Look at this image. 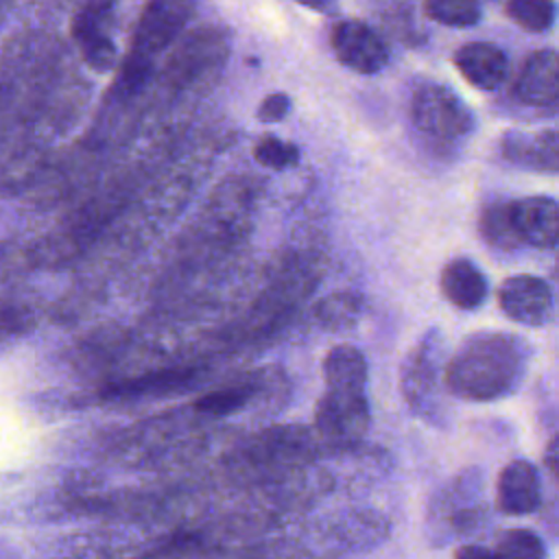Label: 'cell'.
Returning <instances> with one entry per match:
<instances>
[{"label":"cell","mask_w":559,"mask_h":559,"mask_svg":"<svg viewBox=\"0 0 559 559\" xmlns=\"http://www.w3.org/2000/svg\"><path fill=\"white\" fill-rule=\"evenodd\" d=\"M528 360L531 347L524 338L500 330H478L465 336L443 362V386L459 400L493 402L522 384Z\"/></svg>","instance_id":"6da1fadb"},{"label":"cell","mask_w":559,"mask_h":559,"mask_svg":"<svg viewBox=\"0 0 559 559\" xmlns=\"http://www.w3.org/2000/svg\"><path fill=\"white\" fill-rule=\"evenodd\" d=\"M443 343L439 330H430L417 341V345L406 354L400 382L402 395L408 408L430 421L441 426L445 419V406L441 402V380H443Z\"/></svg>","instance_id":"7a4b0ae2"},{"label":"cell","mask_w":559,"mask_h":559,"mask_svg":"<svg viewBox=\"0 0 559 559\" xmlns=\"http://www.w3.org/2000/svg\"><path fill=\"white\" fill-rule=\"evenodd\" d=\"M411 120L419 133L437 142H456L467 138L476 118L465 100L441 83H424L411 98Z\"/></svg>","instance_id":"3957f363"},{"label":"cell","mask_w":559,"mask_h":559,"mask_svg":"<svg viewBox=\"0 0 559 559\" xmlns=\"http://www.w3.org/2000/svg\"><path fill=\"white\" fill-rule=\"evenodd\" d=\"M197 0H146L131 37L127 57L153 63V57L166 50L194 15Z\"/></svg>","instance_id":"277c9868"},{"label":"cell","mask_w":559,"mask_h":559,"mask_svg":"<svg viewBox=\"0 0 559 559\" xmlns=\"http://www.w3.org/2000/svg\"><path fill=\"white\" fill-rule=\"evenodd\" d=\"M118 0H83L74 20L72 37L83 61L96 72H109L118 63V48L111 39Z\"/></svg>","instance_id":"5b68a950"},{"label":"cell","mask_w":559,"mask_h":559,"mask_svg":"<svg viewBox=\"0 0 559 559\" xmlns=\"http://www.w3.org/2000/svg\"><path fill=\"white\" fill-rule=\"evenodd\" d=\"M369 417L367 391L328 389L314 408L317 430L338 445H349L365 437Z\"/></svg>","instance_id":"8992f818"},{"label":"cell","mask_w":559,"mask_h":559,"mask_svg":"<svg viewBox=\"0 0 559 559\" xmlns=\"http://www.w3.org/2000/svg\"><path fill=\"white\" fill-rule=\"evenodd\" d=\"M504 214L515 245L555 249L559 238V205L552 197L533 194L504 201Z\"/></svg>","instance_id":"52a82bcc"},{"label":"cell","mask_w":559,"mask_h":559,"mask_svg":"<svg viewBox=\"0 0 559 559\" xmlns=\"http://www.w3.org/2000/svg\"><path fill=\"white\" fill-rule=\"evenodd\" d=\"M498 306L511 321L528 328H542L555 319L552 286L533 273L507 277L498 288Z\"/></svg>","instance_id":"ba28073f"},{"label":"cell","mask_w":559,"mask_h":559,"mask_svg":"<svg viewBox=\"0 0 559 559\" xmlns=\"http://www.w3.org/2000/svg\"><path fill=\"white\" fill-rule=\"evenodd\" d=\"M330 46L341 66L358 74H378L389 63V46L362 20H343L332 28Z\"/></svg>","instance_id":"9c48e42d"},{"label":"cell","mask_w":559,"mask_h":559,"mask_svg":"<svg viewBox=\"0 0 559 559\" xmlns=\"http://www.w3.org/2000/svg\"><path fill=\"white\" fill-rule=\"evenodd\" d=\"M515 98L535 109H555L559 100V59L552 48L531 52L513 85Z\"/></svg>","instance_id":"30bf717a"},{"label":"cell","mask_w":559,"mask_h":559,"mask_svg":"<svg viewBox=\"0 0 559 559\" xmlns=\"http://www.w3.org/2000/svg\"><path fill=\"white\" fill-rule=\"evenodd\" d=\"M542 504V478L526 459L509 461L496 480V509L504 515H531Z\"/></svg>","instance_id":"8fae6325"},{"label":"cell","mask_w":559,"mask_h":559,"mask_svg":"<svg viewBox=\"0 0 559 559\" xmlns=\"http://www.w3.org/2000/svg\"><path fill=\"white\" fill-rule=\"evenodd\" d=\"M500 155L524 170L557 175L559 170V138L555 129L537 133L507 131L500 138Z\"/></svg>","instance_id":"7c38bea8"},{"label":"cell","mask_w":559,"mask_h":559,"mask_svg":"<svg viewBox=\"0 0 559 559\" xmlns=\"http://www.w3.org/2000/svg\"><path fill=\"white\" fill-rule=\"evenodd\" d=\"M454 66L461 76L483 92L498 90L509 74L507 52L491 41H469L454 52Z\"/></svg>","instance_id":"4fadbf2b"},{"label":"cell","mask_w":559,"mask_h":559,"mask_svg":"<svg viewBox=\"0 0 559 559\" xmlns=\"http://www.w3.org/2000/svg\"><path fill=\"white\" fill-rule=\"evenodd\" d=\"M443 297L459 310H478L489 297V280L469 258H452L439 275Z\"/></svg>","instance_id":"5bb4252c"},{"label":"cell","mask_w":559,"mask_h":559,"mask_svg":"<svg viewBox=\"0 0 559 559\" xmlns=\"http://www.w3.org/2000/svg\"><path fill=\"white\" fill-rule=\"evenodd\" d=\"M367 358L349 343L334 345L323 358V380L328 389L365 391L367 389Z\"/></svg>","instance_id":"9a60e30c"},{"label":"cell","mask_w":559,"mask_h":559,"mask_svg":"<svg viewBox=\"0 0 559 559\" xmlns=\"http://www.w3.org/2000/svg\"><path fill=\"white\" fill-rule=\"evenodd\" d=\"M39 321V306L17 293L13 286L0 293V349L13 345L35 330Z\"/></svg>","instance_id":"2e32d148"},{"label":"cell","mask_w":559,"mask_h":559,"mask_svg":"<svg viewBox=\"0 0 559 559\" xmlns=\"http://www.w3.org/2000/svg\"><path fill=\"white\" fill-rule=\"evenodd\" d=\"M188 380L186 373H151V376H140L131 380H120L103 386L100 397L105 400H131V397H142V395H153L162 393L168 389H175L177 382Z\"/></svg>","instance_id":"e0dca14e"},{"label":"cell","mask_w":559,"mask_h":559,"mask_svg":"<svg viewBox=\"0 0 559 559\" xmlns=\"http://www.w3.org/2000/svg\"><path fill=\"white\" fill-rule=\"evenodd\" d=\"M507 17L528 33H546L557 17L555 0H507Z\"/></svg>","instance_id":"ac0fdd59"},{"label":"cell","mask_w":559,"mask_h":559,"mask_svg":"<svg viewBox=\"0 0 559 559\" xmlns=\"http://www.w3.org/2000/svg\"><path fill=\"white\" fill-rule=\"evenodd\" d=\"M255 395V389L251 384H234L225 389L210 391L201 395L194 402V408L210 417H229L238 411H242Z\"/></svg>","instance_id":"d6986e66"},{"label":"cell","mask_w":559,"mask_h":559,"mask_svg":"<svg viewBox=\"0 0 559 559\" xmlns=\"http://www.w3.org/2000/svg\"><path fill=\"white\" fill-rule=\"evenodd\" d=\"M424 13L439 24L467 28L480 20V0H424Z\"/></svg>","instance_id":"ffe728a7"},{"label":"cell","mask_w":559,"mask_h":559,"mask_svg":"<svg viewBox=\"0 0 559 559\" xmlns=\"http://www.w3.org/2000/svg\"><path fill=\"white\" fill-rule=\"evenodd\" d=\"M493 555L502 557H524V559H544L548 555L544 539L531 528H507L498 535Z\"/></svg>","instance_id":"44dd1931"},{"label":"cell","mask_w":559,"mask_h":559,"mask_svg":"<svg viewBox=\"0 0 559 559\" xmlns=\"http://www.w3.org/2000/svg\"><path fill=\"white\" fill-rule=\"evenodd\" d=\"M253 157L260 166L271 170H284L299 162V148L293 142H286L275 135H264L253 146Z\"/></svg>","instance_id":"7402d4cb"},{"label":"cell","mask_w":559,"mask_h":559,"mask_svg":"<svg viewBox=\"0 0 559 559\" xmlns=\"http://www.w3.org/2000/svg\"><path fill=\"white\" fill-rule=\"evenodd\" d=\"M360 314V299L349 293H336L319 304V319L328 328L352 325Z\"/></svg>","instance_id":"603a6c76"},{"label":"cell","mask_w":559,"mask_h":559,"mask_svg":"<svg viewBox=\"0 0 559 559\" xmlns=\"http://www.w3.org/2000/svg\"><path fill=\"white\" fill-rule=\"evenodd\" d=\"M480 229L485 234V238L493 245H502V247H511L515 245L509 225H507V214H504V201L500 203H491L483 210L480 216Z\"/></svg>","instance_id":"cb8c5ba5"},{"label":"cell","mask_w":559,"mask_h":559,"mask_svg":"<svg viewBox=\"0 0 559 559\" xmlns=\"http://www.w3.org/2000/svg\"><path fill=\"white\" fill-rule=\"evenodd\" d=\"M288 111H290V98H288V94H284V92H273V94H269V96L262 98V103L258 105L255 116H258V120H262V122H280V120H284V118L288 116Z\"/></svg>","instance_id":"d4e9b609"},{"label":"cell","mask_w":559,"mask_h":559,"mask_svg":"<svg viewBox=\"0 0 559 559\" xmlns=\"http://www.w3.org/2000/svg\"><path fill=\"white\" fill-rule=\"evenodd\" d=\"M454 557L459 559H474V557H496L493 548L480 546V544H463L454 550Z\"/></svg>","instance_id":"484cf974"},{"label":"cell","mask_w":559,"mask_h":559,"mask_svg":"<svg viewBox=\"0 0 559 559\" xmlns=\"http://www.w3.org/2000/svg\"><path fill=\"white\" fill-rule=\"evenodd\" d=\"M317 13H325V15H332L336 11V0H295Z\"/></svg>","instance_id":"4316f807"},{"label":"cell","mask_w":559,"mask_h":559,"mask_svg":"<svg viewBox=\"0 0 559 559\" xmlns=\"http://www.w3.org/2000/svg\"><path fill=\"white\" fill-rule=\"evenodd\" d=\"M557 456H559V452H557V435H555V437H550V441L546 445V467L552 478L557 476Z\"/></svg>","instance_id":"83f0119b"}]
</instances>
